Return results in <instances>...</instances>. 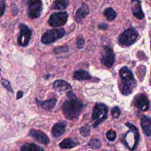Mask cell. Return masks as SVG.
<instances>
[{
	"label": "cell",
	"mask_w": 151,
	"mask_h": 151,
	"mask_svg": "<svg viewBox=\"0 0 151 151\" xmlns=\"http://www.w3.org/2000/svg\"><path fill=\"white\" fill-rule=\"evenodd\" d=\"M68 0H55L52 5V8L55 9H64L68 6Z\"/></svg>",
	"instance_id": "22"
},
{
	"label": "cell",
	"mask_w": 151,
	"mask_h": 151,
	"mask_svg": "<svg viewBox=\"0 0 151 151\" xmlns=\"http://www.w3.org/2000/svg\"><path fill=\"white\" fill-rule=\"evenodd\" d=\"M89 14V8L85 4H82L80 7L77 9L76 12L75 18L77 22L80 21L83 18L86 17Z\"/></svg>",
	"instance_id": "16"
},
{
	"label": "cell",
	"mask_w": 151,
	"mask_h": 151,
	"mask_svg": "<svg viewBox=\"0 0 151 151\" xmlns=\"http://www.w3.org/2000/svg\"><path fill=\"white\" fill-rule=\"evenodd\" d=\"M66 127V122L64 121L60 122L54 125L52 128V134L54 137H59L61 136L65 132Z\"/></svg>",
	"instance_id": "15"
},
{
	"label": "cell",
	"mask_w": 151,
	"mask_h": 151,
	"mask_svg": "<svg viewBox=\"0 0 151 151\" xmlns=\"http://www.w3.org/2000/svg\"><path fill=\"white\" fill-rule=\"evenodd\" d=\"M35 101L39 107L47 110H52L55 107L57 103V99L55 98H52L44 101H40L35 99Z\"/></svg>",
	"instance_id": "13"
},
{
	"label": "cell",
	"mask_w": 151,
	"mask_h": 151,
	"mask_svg": "<svg viewBox=\"0 0 151 151\" xmlns=\"http://www.w3.org/2000/svg\"><path fill=\"white\" fill-rule=\"evenodd\" d=\"M109 109L106 105L103 103H96L94 106L91 118L93 121V127L96 128L103 121H104L108 115Z\"/></svg>",
	"instance_id": "3"
},
{
	"label": "cell",
	"mask_w": 151,
	"mask_h": 151,
	"mask_svg": "<svg viewBox=\"0 0 151 151\" xmlns=\"http://www.w3.org/2000/svg\"><path fill=\"white\" fill-rule=\"evenodd\" d=\"M84 45V39L81 35H79L77 39V46L78 49H81Z\"/></svg>",
	"instance_id": "29"
},
{
	"label": "cell",
	"mask_w": 151,
	"mask_h": 151,
	"mask_svg": "<svg viewBox=\"0 0 151 151\" xmlns=\"http://www.w3.org/2000/svg\"><path fill=\"white\" fill-rule=\"evenodd\" d=\"M28 136L33 138L35 140L39 143L47 145L50 143V139L48 136L42 131L31 129L29 130Z\"/></svg>",
	"instance_id": "11"
},
{
	"label": "cell",
	"mask_w": 151,
	"mask_h": 151,
	"mask_svg": "<svg viewBox=\"0 0 151 151\" xmlns=\"http://www.w3.org/2000/svg\"><path fill=\"white\" fill-rule=\"evenodd\" d=\"M141 127L144 133L151 136V119L147 116H143L141 120Z\"/></svg>",
	"instance_id": "17"
},
{
	"label": "cell",
	"mask_w": 151,
	"mask_h": 151,
	"mask_svg": "<svg viewBox=\"0 0 151 151\" xmlns=\"http://www.w3.org/2000/svg\"><path fill=\"white\" fill-rule=\"evenodd\" d=\"M80 133L83 137H87L90 134V127L88 124H86L82 126L80 129Z\"/></svg>",
	"instance_id": "25"
},
{
	"label": "cell",
	"mask_w": 151,
	"mask_h": 151,
	"mask_svg": "<svg viewBox=\"0 0 151 151\" xmlns=\"http://www.w3.org/2000/svg\"><path fill=\"white\" fill-rule=\"evenodd\" d=\"M132 11L133 15L137 18L142 19L144 18L145 14L141 8L139 0H132Z\"/></svg>",
	"instance_id": "12"
},
{
	"label": "cell",
	"mask_w": 151,
	"mask_h": 151,
	"mask_svg": "<svg viewBox=\"0 0 151 151\" xmlns=\"http://www.w3.org/2000/svg\"><path fill=\"white\" fill-rule=\"evenodd\" d=\"M1 83L8 91L11 93H13V90L12 88L11 83L7 79L2 77L1 78Z\"/></svg>",
	"instance_id": "26"
},
{
	"label": "cell",
	"mask_w": 151,
	"mask_h": 151,
	"mask_svg": "<svg viewBox=\"0 0 151 151\" xmlns=\"http://www.w3.org/2000/svg\"><path fill=\"white\" fill-rule=\"evenodd\" d=\"M103 14L108 21H113L116 17V13L111 7L107 8L104 9Z\"/></svg>",
	"instance_id": "23"
},
{
	"label": "cell",
	"mask_w": 151,
	"mask_h": 151,
	"mask_svg": "<svg viewBox=\"0 0 151 151\" xmlns=\"http://www.w3.org/2000/svg\"><path fill=\"white\" fill-rule=\"evenodd\" d=\"M68 17V14L65 11L52 13L48 19V24L54 27L63 26L66 24Z\"/></svg>",
	"instance_id": "7"
},
{
	"label": "cell",
	"mask_w": 151,
	"mask_h": 151,
	"mask_svg": "<svg viewBox=\"0 0 151 151\" xmlns=\"http://www.w3.org/2000/svg\"><path fill=\"white\" fill-rule=\"evenodd\" d=\"M107 27V25L106 24H101L99 25V28L100 29H106Z\"/></svg>",
	"instance_id": "34"
},
{
	"label": "cell",
	"mask_w": 151,
	"mask_h": 151,
	"mask_svg": "<svg viewBox=\"0 0 151 151\" xmlns=\"http://www.w3.org/2000/svg\"><path fill=\"white\" fill-rule=\"evenodd\" d=\"M6 8V4L5 0L0 1V18L3 15L5 12Z\"/></svg>",
	"instance_id": "31"
},
{
	"label": "cell",
	"mask_w": 151,
	"mask_h": 151,
	"mask_svg": "<svg viewBox=\"0 0 151 151\" xmlns=\"http://www.w3.org/2000/svg\"><path fill=\"white\" fill-rule=\"evenodd\" d=\"M77 144L71 139L66 138L63 140L59 144L60 147L61 149H71L75 147Z\"/></svg>",
	"instance_id": "21"
},
{
	"label": "cell",
	"mask_w": 151,
	"mask_h": 151,
	"mask_svg": "<svg viewBox=\"0 0 151 151\" xmlns=\"http://www.w3.org/2000/svg\"><path fill=\"white\" fill-rule=\"evenodd\" d=\"M11 11H12V14L14 16H15L18 14V9L17 6L14 3H12L11 4Z\"/></svg>",
	"instance_id": "32"
},
{
	"label": "cell",
	"mask_w": 151,
	"mask_h": 151,
	"mask_svg": "<svg viewBox=\"0 0 151 151\" xmlns=\"http://www.w3.org/2000/svg\"><path fill=\"white\" fill-rule=\"evenodd\" d=\"M83 107V103L75 97L68 99L64 102L62 105V111L67 119L72 120L79 116Z\"/></svg>",
	"instance_id": "2"
},
{
	"label": "cell",
	"mask_w": 151,
	"mask_h": 151,
	"mask_svg": "<svg viewBox=\"0 0 151 151\" xmlns=\"http://www.w3.org/2000/svg\"><path fill=\"white\" fill-rule=\"evenodd\" d=\"M111 113L113 117L117 118V117H119V116L120 114V110L117 106H116L113 108V109L111 110Z\"/></svg>",
	"instance_id": "30"
},
{
	"label": "cell",
	"mask_w": 151,
	"mask_h": 151,
	"mask_svg": "<svg viewBox=\"0 0 151 151\" xmlns=\"http://www.w3.org/2000/svg\"><path fill=\"white\" fill-rule=\"evenodd\" d=\"M28 6L27 14L30 19L38 18L41 14L42 4L41 0H23Z\"/></svg>",
	"instance_id": "4"
},
{
	"label": "cell",
	"mask_w": 151,
	"mask_h": 151,
	"mask_svg": "<svg viewBox=\"0 0 151 151\" xmlns=\"http://www.w3.org/2000/svg\"><path fill=\"white\" fill-rule=\"evenodd\" d=\"M126 126L129 127V130L133 133V137H134V149H136V146H137L139 140V131L137 128L134 126L133 124H131L130 123L127 122L126 124Z\"/></svg>",
	"instance_id": "20"
},
{
	"label": "cell",
	"mask_w": 151,
	"mask_h": 151,
	"mask_svg": "<svg viewBox=\"0 0 151 151\" xmlns=\"http://www.w3.org/2000/svg\"><path fill=\"white\" fill-rule=\"evenodd\" d=\"M23 95H24V92L22 91H21V90L18 91L17 94V100L21 99Z\"/></svg>",
	"instance_id": "33"
},
{
	"label": "cell",
	"mask_w": 151,
	"mask_h": 151,
	"mask_svg": "<svg viewBox=\"0 0 151 151\" xmlns=\"http://www.w3.org/2000/svg\"><path fill=\"white\" fill-rule=\"evenodd\" d=\"M88 146L91 149H99L101 146V141L97 138H93L90 139L88 142Z\"/></svg>",
	"instance_id": "24"
},
{
	"label": "cell",
	"mask_w": 151,
	"mask_h": 151,
	"mask_svg": "<svg viewBox=\"0 0 151 151\" xmlns=\"http://www.w3.org/2000/svg\"><path fill=\"white\" fill-rule=\"evenodd\" d=\"M68 51V48L67 46L62 45V46H57L54 48V52L55 54H60L63 52H66Z\"/></svg>",
	"instance_id": "28"
},
{
	"label": "cell",
	"mask_w": 151,
	"mask_h": 151,
	"mask_svg": "<svg viewBox=\"0 0 151 151\" xmlns=\"http://www.w3.org/2000/svg\"><path fill=\"white\" fill-rule=\"evenodd\" d=\"M106 136L107 139L109 140H110V141H111V142H113V141H114V140H116V139L117 134H116V132L114 130L111 129V130H108V131L106 132Z\"/></svg>",
	"instance_id": "27"
},
{
	"label": "cell",
	"mask_w": 151,
	"mask_h": 151,
	"mask_svg": "<svg viewBox=\"0 0 151 151\" xmlns=\"http://www.w3.org/2000/svg\"><path fill=\"white\" fill-rule=\"evenodd\" d=\"M115 61V54L113 50L109 47L104 48V54L101 57V62L105 66L111 67Z\"/></svg>",
	"instance_id": "10"
},
{
	"label": "cell",
	"mask_w": 151,
	"mask_h": 151,
	"mask_svg": "<svg viewBox=\"0 0 151 151\" xmlns=\"http://www.w3.org/2000/svg\"><path fill=\"white\" fill-rule=\"evenodd\" d=\"M73 77L76 80L82 81L90 79L91 78V76L87 71H86L84 70H78L74 72L73 74Z\"/></svg>",
	"instance_id": "18"
},
{
	"label": "cell",
	"mask_w": 151,
	"mask_h": 151,
	"mask_svg": "<svg viewBox=\"0 0 151 151\" xmlns=\"http://www.w3.org/2000/svg\"><path fill=\"white\" fill-rule=\"evenodd\" d=\"M121 81L120 83V90L126 96L130 94L136 86V81L133 74L127 67H122L120 71Z\"/></svg>",
	"instance_id": "1"
},
{
	"label": "cell",
	"mask_w": 151,
	"mask_h": 151,
	"mask_svg": "<svg viewBox=\"0 0 151 151\" xmlns=\"http://www.w3.org/2000/svg\"><path fill=\"white\" fill-rule=\"evenodd\" d=\"M65 34L64 28L50 29L44 32L41 37V42L44 44H48L55 42L63 37Z\"/></svg>",
	"instance_id": "5"
},
{
	"label": "cell",
	"mask_w": 151,
	"mask_h": 151,
	"mask_svg": "<svg viewBox=\"0 0 151 151\" xmlns=\"http://www.w3.org/2000/svg\"><path fill=\"white\" fill-rule=\"evenodd\" d=\"M139 37L137 31L133 28H129L124 31L119 36L120 44L124 45H130L134 43Z\"/></svg>",
	"instance_id": "6"
},
{
	"label": "cell",
	"mask_w": 151,
	"mask_h": 151,
	"mask_svg": "<svg viewBox=\"0 0 151 151\" xmlns=\"http://www.w3.org/2000/svg\"><path fill=\"white\" fill-rule=\"evenodd\" d=\"M21 151H44L42 147L34 144L26 143L24 144L21 147Z\"/></svg>",
	"instance_id": "19"
},
{
	"label": "cell",
	"mask_w": 151,
	"mask_h": 151,
	"mask_svg": "<svg viewBox=\"0 0 151 151\" xmlns=\"http://www.w3.org/2000/svg\"><path fill=\"white\" fill-rule=\"evenodd\" d=\"M19 32L17 38L18 43L20 46L26 47L29 42L32 31L29 27L24 24H20L19 25Z\"/></svg>",
	"instance_id": "8"
},
{
	"label": "cell",
	"mask_w": 151,
	"mask_h": 151,
	"mask_svg": "<svg viewBox=\"0 0 151 151\" xmlns=\"http://www.w3.org/2000/svg\"><path fill=\"white\" fill-rule=\"evenodd\" d=\"M133 104L134 107L142 111H146L150 107V101L147 96L143 93L137 94L134 97Z\"/></svg>",
	"instance_id": "9"
},
{
	"label": "cell",
	"mask_w": 151,
	"mask_h": 151,
	"mask_svg": "<svg viewBox=\"0 0 151 151\" xmlns=\"http://www.w3.org/2000/svg\"><path fill=\"white\" fill-rule=\"evenodd\" d=\"M53 88L57 91L64 92L71 89V85L63 80H57L53 83Z\"/></svg>",
	"instance_id": "14"
}]
</instances>
